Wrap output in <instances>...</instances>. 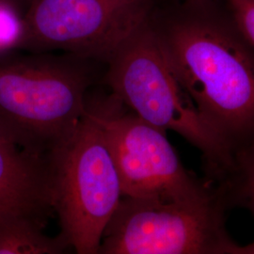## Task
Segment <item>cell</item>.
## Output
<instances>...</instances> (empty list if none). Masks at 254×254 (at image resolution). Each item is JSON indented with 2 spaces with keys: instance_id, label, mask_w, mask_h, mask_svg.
<instances>
[{
  "instance_id": "obj_1",
  "label": "cell",
  "mask_w": 254,
  "mask_h": 254,
  "mask_svg": "<svg viewBox=\"0 0 254 254\" xmlns=\"http://www.w3.org/2000/svg\"><path fill=\"white\" fill-rule=\"evenodd\" d=\"M150 25L200 117L232 154L254 136V48L214 0L156 8Z\"/></svg>"
},
{
  "instance_id": "obj_2",
  "label": "cell",
  "mask_w": 254,
  "mask_h": 254,
  "mask_svg": "<svg viewBox=\"0 0 254 254\" xmlns=\"http://www.w3.org/2000/svg\"><path fill=\"white\" fill-rule=\"evenodd\" d=\"M0 57V136L45 158L71 136L104 63L54 52Z\"/></svg>"
},
{
  "instance_id": "obj_3",
  "label": "cell",
  "mask_w": 254,
  "mask_h": 254,
  "mask_svg": "<svg viewBox=\"0 0 254 254\" xmlns=\"http://www.w3.org/2000/svg\"><path fill=\"white\" fill-rule=\"evenodd\" d=\"M103 81L137 117L165 132L172 130L196 147L210 178L226 169L229 149L200 117L167 64L150 19L109 57Z\"/></svg>"
},
{
  "instance_id": "obj_4",
  "label": "cell",
  "mask_w": 254,
  "mask_h": 254,
  "mask_svg": "<svg viewBox=\"0 0 254 254\" xmlns=\"http://www.w3.org/2000/svg\"><path fill=\"white\" fill-rule=\"evenodd\" d=\"M51 207L61 234L78 254H98L123 198L118 171L96 112L87 111L71 136L46 157Z\"/></svg>"
},
{
  "instance_id": "obj_5",
  "label": "cell",
  "mask_w": 254,
  "mask_h": 254,
  "mask_svg": "<svg viewBox=\"0 0 254 254\" xmlns=\"http://www.w3.org/2000/svg\"><path fill=\"white\" fill-rule=\"evenodd\" d=\"M225 206L213 191L187 201L123 197L106 228L101 254H230Z\"/></svg>"
},
{
  "instance_id": "obj_6",
  "label": "cell",
  "mask_w": 254,
  "mask_h": 254,
  "mask_svg": "<svg viewBox=\"0 0 254 254\" xmlns=\"http://www.w3.org/2000/svg\"><path fill=\"white\" fill-rule=\"evenodd\" d=\"M162 0H29L24 50L62 52L106 64Z\"/></svg>"
},
{
  "instance_id": "obj_7",
  "label": "cell",
  "mask_w": 254,
  "mask_h": 254,
  "mask_svg": "<svg viewBox=\"0 0 254 254\" xmlns=\"http://www.w3.org/2000/svg\"><path fill=\"white\" fill-rule=\"evenodd\" d=\"M94 108L118 171L123 197L138 200L187 201L213 195L181 163L166 132L133 112L110 94Z\"/></svg>"
},
{
  "instance_id": "obj_8",
  "label": "cell",
  "mask_w": 254,
  "mask_h": 254,
  "mask_svg": "<svg viewBox=\"0 0 254 254\" xmlns=\"http://www.w3.org/2000/svg\"><path fill=\"white\" fill-rule=\"evenodd\" d=\"M50 203L47 162L0 136V215H28L46 220Z\"/></svg>"
},
{
  "instance_id": "obj_9",
  "label": "cell",
  "mask_w": 254,
  "mask_h": 254,
  "mask_svg": "<svg viewBox=\"0 0 254 254\" xmlns=\"http://www.w3.org/2000/svg\"><path fill=\"white\" fill-rule=\"evenodd\" d=\"M44 225L28 215H0V254H61L71 248L63 234L47 236Z\"/></svg>"
},
{
  "instance_id": "obj_10",
  "label": "cell",
  "mask_w": 254,
  "mask_h": 254,
  "mask_svg": "<svg viewBox=\"0 0 254 254\" xmlns=\"http://www.w3.org/2000/svg\"><path fill=\"white\" fill-rule=\"evenodd\" d=\"M213 181V191L225 208L237 205L248 209L254 217V136L231 154L227 168Z\"/></svg>"
},
{
  "instance_id": "obj_11",
  "label": "cell",
  "mask_w": 254,
  "mask_h": 254,
  "mask_svg": "<svg viewBox=\"0 0 254 254\" xmlns=\"http://www.w3.org/2000/svg\"><path fill=\"white\" fill-rule=\"evenodd\" d=\"M24 1L0 0V57L24 50L26 40Z\"/></svg>"
},
{
  "instance_id": "obj_12",
  "label": "cell",
  "mask_w": 254,
  "mask_h": 254,
  "mask_svg": "<svg viewBox=\"0 0 254 254\" xmlns=\"http://www.w3.org/2000/svg\"><path fill=\"white\" fill-rule=\"evenodd\" d=\"M226 3L237 29L254 48V0H226Z\"/></svg>"
},
{
  "instance_id": "obj_13",
  "label": "cell",
  "mask_w": 254,
  "mask_h": 254,
  "mask_svg": "<svg viewBox=\"0 0 254 254\" xmlns=\"http://www.w3.org/2000/svg\"><path fill=\"white\" fill-rule=\"evenodd\" d=\"M230 254H254V242L247 246H233Z\"/></svg>"
}]
</instances>
